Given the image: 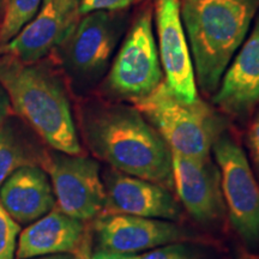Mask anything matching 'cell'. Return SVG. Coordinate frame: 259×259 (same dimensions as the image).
Listing matches in <instances>:
<instances>
[{"instance_id": "cell-20", "label": "cell", "mask_w": 259, "mask_h": 259, "mask_svg": "<svg viewBox=\"0 0 259 259\" xmlns=\"http://www.w3.org/2000/svg\"><path fill=\"white\" fill-rule=\"evenodd\" d=\"M134 259H200V255L193 247L179 242L161 246L143 254H136Z\"/></svg>"}, {"instance_id": "cell-16", "label": "cell", "mask_w": 259, "mask_h": 259, "mask_svg": "<svg viewBox=\"0 0 259 259\" xmlns=\"http://www.w3.org/2000/svg\"><path fill=\"white\" fill-rule=\"evenodd\" d=\"M84 234L83 221L51 210L19 235L16 257L28 259L76 251Z\"/></svg>"}, {"instance_id": "cell-27", "label": "cell", "mask_w": 259, "mask_h": 259, "mask_svg": "<svg viewBox=\"0 0 259 259\" xmlns=\"http://www.w3.org/2000/svg\"><path fill=\"white\" fill-rule=\"evenodd\" d=\"M244 259H257V258H244Z\"/></svg>"}, {"instance_id": "cell-21", "label": "cell", "mask_w": 259, "mask_h": 259, "mask_svg": "<svg viewBox=\"0 0 259 259\" xmlns=\"http://www.w3.org/2000/svg\"><path fill=\"white\" fill-rule=\"evenodd\" d=\"M137 0H80V15H88L96 11L114 12L131 6Z\"/></svg>"}, {"instance_id": "cell-11", "label": "cell", "mask_w": 259, "mask_h": 259, "mask_svg": "<svg viewBox=\"0 0 259 259\" xmlns=\"http://www.w3.org/2000/svg\"><path fill=\"white\" fill-rule=\"evenodd\" d=\"M96 233L102 251L122 254L179 244L186 238V232L173 222L125 213L103 216L96 222Z\"/></svg>"}, {"instance_id": "cell-13", "label": "cell", "mask_w": 259, "mask_h": 259, "mask_svg": "<svg viewBox=\"0 0 259 259\" xmlns=\"http://www.w3.org/2000/svg\"><path fill=\"white\" fill-rule=\"evenodd\" d=\"M234 57L212 102L226 114L244 119L259 103V12L250 36Z\"/></svg>"}, {"instance_id": "cell-23", "label": "cell", "mask_w": 259, "mask_h": 259, "mask_svg": "<svg viewBox=\"0 0 259 259\" xmlns=\"http://www.w3.org/2000/svg\"><path fill=\"white\" fill-rule=\"evenodd\" d=\"M12 111H14V108H12L8 93H6L4 87L0 84V126L8 120Z\"/></svg>"}, {"instance_id": "cell-9", "label": "cell", "mask_w": 259, "mask_h": 259, "mask_svg": "<svg viewBox=\"0 0 259 259\" xmlns=\"http://www.w3.org/2000/svg\"><path fill=\"white\" fill-rule=\"evenodd\" d=\"M80 0H44L40 10L11 41L0 46V56L32 64L44 59L69 37L79 22Z\"/></svg>"}, {"instance_id": "cell-12", "label": "cell", "mask_w": 259, "mask_h": 259, "mask_svg": "<svg viewBox=\"0 0 259 259\" xmlns=\"http://www.w3.org/2000/svg\"><path fill=\"white\" fill-rule=\"evenodd\" d=\"M173 187L187 212L200 223L222 215L223 196L219 168L209 158L200 160L171 153Z\"/></svg>"}, {"instance_id": "cell-25", "label": "cell", "mask_w": 259, "mask_h": 259, "mask_svg": "<svg viewBox=\"0 0 259 259\" xmlns=\"http://www.w3.org/2000/svg\"><path fill=\"white\" fill-rule=\"evenodd\" d=\"M34 259H80V258H77L74 257V255H71L69 253H63V254H51V255H46V257H38Z\"/></svg>"}, {"instance_id": "cell-15", "label": "cell", "mask_w": 259, "mask_h": 259, "mask_svg": "<svg viewBox=\"0 0 259 259\" xmlns=\"http://www.w3.org/2000/svg\"><path fill=\"white\" fill-rule=\"evenodd\" d=\"M0 203L16 222L28 223L50 212L56 197L46 173L37 166H25L4 181Z\"/></svg>"}, {"instance_id": "cell-3", "label": "cell", "mask_w": 259, "mask_h": 259, "mask_svg": "<svg viewBox=\"0 0 259 259\" xmlns=\"http://www.w3.org/2000/svg\"><path fill=\"white\" fill-rule=\"evenodd\" d=\"M0 84L14 111L50 147L66 155L80 154L69 99L59 76L51 67L2 54Z\"/></svg>"}, {"instance_id": "cell-7", "label": "cell", "mask_w": 259, "mask_h": 259, "mask_svg": "<svg viewBox=\"0 0 259 259\" xmlns=\"http://www.w3.org/2000/svg\"><path fill=\"white\" fill-rule=\"evenodd\" d=\"M120 19L112 12L96 11L84 15L59 47L71 76L92 82L102 76L120 36Z\"/></svg>"}, {"instance_id": "cell-8", "label": "cell", "mask_w": 259, "mask_h": 259, "mask_svg": "<svg viewBox=\"0 0 259 259\" xmlns=\"http://www.w3.org/2000/svg\"><path fill=\"white\" fill-rule=\"evenodd\" d=\"M48 171L58 208L65 215L87 221L106 205L105 185L96 161L78 155H54Z\"/></svg>"}, {"instance_id": "cell-14", "label": "cell", "mask_w": 259, "mask_h": 259, "mask_svg": "<svg viewBox=\"0 0 259 259\" xmlns=\"http://www.w3.org/2000/svg\"><path fill=\"white\" fill-rule=\"evenodd\" d=\"M106 204L116 213L157 220H177L180 206L170 191L151 181L113 173L106 179Z\"/></svg>"}, {"instance_id": "cell-19", "label": "cell", "mask_w": 259, "mask_h": 259, "mask_svg": "<svg viewBox=\"0 0 259 259\" xmlns=\"http://www.w3.org/2000/svg\"><path fill=\"white\" fill-rule=\"evenodd\" d=\"M19 232V225L0 203V259H15Z\"/></svg>"}, {"instance_id": "cell-17", "label": "cell", "mask_w": 259, "mask_h": 259, "mask_svg": "<svg viewBox=\"0 0 259 259\" xmlns=\"http://www.w3.org/2000/svg\"><path fill=\"white\" fill-rule=\"evenodd\" d=\"M36 166L32 153L11 119L0 126V187L19 168Z\"/></svg>"}, {"instance_id": "cell-2", "label": "cell", "mask_w": 259, "mask_h": 259, "mask_svg": "<svg viewBox=\"0 0 259 259\" xmlns=\"http://www.w3.org/2000/svg\"><path fill=\"white\" fill-rule=\"evenodd\" d=\"M259 11V0H180L194 77L205 94L219 89Z\"/></svg>"}, {"instance_id": "cell-6", "label": "cell", "mask_w": 259, "mask_h": 259, "mask_svg": "<svg viewBox=\"0 0 259 259\" xmlns=\"http://www.w3.org/2000/svg\"><path fill=\"white\" fill-rule=\"evenodd\" d=\"M229 220L246 244L259 241V184L244 150L228 136L212 145Z\"/></svg>"}, {"instance_id": "cell-18", "label": "cell", "mask_w": 259, "mask_h": 259, "mask_svg": "<svg viewBox=\"0 0 259 259\" xmlns=\"http://www.w3.org/2000/svg\"><path fill=\"white\" fill-rule=\"evenodd\" d=\"M44 0H8L0 21V46H4L36 16Z\"/></svg>"}, {"instance_id": "cell-26", "label": "cell", "mask_w": 259, "mask_h": 259, "mask_svg": "<svg viewBox=\"0 0 259 259\" xmlns=\"http://www.w3.org/2000/svg\"><path fill=\"white\" fill-rule=\"evenodd\" d=\"M6 4H8V0H0V21H2L3 15H4L5 12Z\"/></svg>"}, {"instance_id": "cell-5", "label": "cell", "mask_w": 259, "mask_h": 259, "mask_svg": "<svg viewBox=\"0 0 259 259\" xmlns=\"http://www.w3.org/2000/svg\"><path fill=\"white\" fill-rule=\"evenodd\" d=\"M162 67L153 30L151 9L135 19L107 77V89L130 101L147 96L162 82Z\"/></svg>"}, {"instance_id": "cell-4", "label": "cell", "mask_w": 259, "mask_h": 259, "mask_svg": "<svg viewBox=\"0 0 259 259\" xmlns=\"http://www.w3.org/2000/svg\"><path fill=\"white\" fill-rule=\"evenodd\" d=\"M132 103L156 130L171 153L206 160L221 136L222 122L205 102L199 97L192 102L184 101L164 80L147 96Z\"/></svg>"}, {"instance_id": "cell-1", "label": "cell", "mask_w": 259, "mask_h": 259, "mask_svg": "<svg viewBox=\"0 0 259 259\" xmlns=\"http://www.w3.org/2000/svg\"><path fill=\"white\" fill-rule=\"evenodd\" d=\"M83 126L94 153L116 170L173 187L170 149L137 108L99 107L87 113Z\"/></svg>"}, {"instance_id": "cell-10", "label": "cell", "mask_w": 259, "mask_h": 259, "mask_svg": "<svg viewBox=\"0 0 259 259\" xmlns=\"http://www.w3.org/2000/svg\"><path fill=\"white\" fill-rule=\"evenodd\" d=\"M158 57L169 88L187 102L198 99L193 61L184 29L180 0H155Z\"/></svg>"}, {"instance_id": "cell-22", "label": "cell", "mask_w": 259, "mask_h": 259, "mask_svg": "<svg viewBox=\"0 0 259 259\" xmlns=\"http://www.w3.org/2000/svg\"><path fill=\"white\" fill-rule=\"evenodd\" d=\"M247 141L252 158H253L255 166L259 169V112L252 121L250 128H248Z\"/></svg>"}, {"instance_id": "cell-24", "label": "cell", "mask_w": 259, "mask_h": 259, "mask_svg": "<svg viewBox=\"0 0 259 259\" xmlns=\"http://www.w3.org/2000/svg\"><path fill=\"white\" fill-rule=\"evenodd\" d=\"M135 255L136 254H122L108 251H100L88 259H134Z\"/></svg>"}]
</instances>
